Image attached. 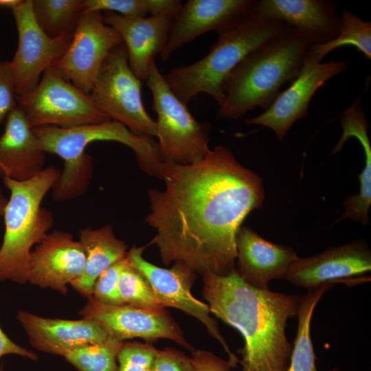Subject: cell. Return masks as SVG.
<instances>
[{
	"label": "cell",
	"mask_w": 371,
	"mask_h": 371,
	"mask_svg": "<svg viewBox=\"0 0 371 371\" xmlns=\"http://www.w3.org/2000/svg\"><path fill=\"white\" fill-rule=\"evenodd\" d=\"M165 189H149L145 218L165 265L181 262L196 273L225 276L236 269V234L265 199L262 179L217 146L198 162L161 165Z\"/></svg>",
	"instance_id": "1"
},
{
	"label": "cell",
	"mask_w": 371,
	"mask_h": 371,
	"mask_svg": "<svg viewBox=\"0 0 371 371\" xmlns=\"http://www.w3.org/2000/svg\"><path fill=\"white\" fill-rule=\"evenodd\" d=\"M202 295L211 313L238 330L245 344L238 350L243 371H286L293 345L286 335L297 316L301 296L260 289L234 270L225 276L206 273Z\"/></svg>",
	"instance_id": "2"
},
{
	"label": "cell",
	"mask_w": 371,
	"mask_h": 371,
	"mask_svg": "<svg viewBox=\"0 0 371 371\" xmlns=\"http://www.w3.org/2000/svg\"><path fill=\"white\" fill-rule=\"evenodd\" d=\"M308 41L294 30L271 38L247 55L227 77L218 115L237 120L256 107L266 111L280 87L299 75Z\"/></svg>",
	"instance_id": "3"
},
{
	"label": "cell",
	"mask_w": 371,
	"mask_h": 371,
	"mask_svg": "<svg viewBox=\"0 0 371 371\" xmlns=\"http://www.w3.org/2000/svg\"><path fill=\"white\" fill-rule=\"evenodd\" d=\"M293 29L254 11L231 29L218 34L210 51L198 61L173 68L164 78L173 93L185 104L200 93L220 105L229 74L249 53L269 40Z\"/></svg>",
	"instance_id": "4"
},
{
	"label": "cell",
	"mask_w": 371,
	"mask_h": 371,
	"mask_svg": "<svg viewBox=\"0 0 371 371\" xmlns=\"http://www.w3.org/2000/svg\"><path fill=\"white\" fill-rule=\"evenodd\" d=\"M60 172L49 166L25 181L2 177L10 196L3 215L5 232L0 247V281L9 280L19 284L28 282L32 248L45 238L54 225L52 213L42 207L41 203Z\"/></svg>",
	"instance_id": "5"
},
{
	"label": "cell",
	"mask_w": 371,
	"mask_h": 371,
	"mask_svg": "<svg viewBox=\"0 0 371 371\" xmlns=\"http://www.w3.org/2000/svg\"><path fill=\"white\" fill-rule=\"evenodd\" d=\"M146 85L153 95L157 115L156 137L161 163L188 165L199 161L210 150V122L197 121L171 91L154 60Z\"/></svg>",
	"instance_id": "6"
},
{
	"label": "cell",
	"mask_w": 371,
	"mask_h": 371,
	"mask_svg": "<svg viewBox=\"0 0 371 371\" xmlns=\"http://www.w3.org/2000/svg\"><path fill=\"white\" fill-rule=\"evenodd\" d=\"M16 101L32 128H70L111 120L95 106L89 94L52 66L45 71L31 91L16 96Z\"/></svg>",
	"instance_id": "7"
},
{
	"label": "cell",
	"mask_w": 371,
	"mask_h": 371,
	"mask_svg": "<svg viewBox=\"0 0 371 371\" xmlns=\"http://www.w3.org/2000/svg\"><path fill=\"white\" fill-rule=\"evenodd\" d=\"M142 85L128 65L122 43L106 56L89 95L110 120L122 123L137 135L153 138L156 137V123L145 110Z\"/></svg>",
	"instance_id": "8"
},
{
	"label": "cell",
	"mask_w": 371,
	"mask_h": 371,
	"mask_svg": "<svg viewBox=\"0 0 371 371\" xmlns=\"http://www.w3.org/2000/svg\"><path fill=\"white\" fill-rule=\"evenodd\" d=\"M145 248L133 245L127 252V258L130 264L146 278L159 302L164 308L179 309L203 324L208 334L221 344L234 368H236L239 360L229 349L216 321L210 316L209 306L192 294L191 288L197 273L181 262H175L170 269L156 266L143 257Z\"/></svg>",
	"instance_id": "9"
},
{
	"label": "cell",
	"mask_w": 371,
	"mask_h": 371,
	"mask_svg": "<svg viewBox=\"0 0 371 371\" xmlns=\"http://www.w3.org/2000/svg\"><path fill=\"white\" fill-rule=\"evenodd\" d=\"M122 43L118 32L104 23L102 12L82 11L67 49L52 67L89 94L106 56Z\"/></svg>",
	"instance_id": "10"
},
{
	"label": "cell",
	"mask_w": 371,
	"mask_h": 371,
	"mask_svg": "<svg viewBox=\"0 0 371 371\" xmlns=\"http://www.w3.org/2000/svg\"><path fill=\"white\" fill-rule=\"evenodd\" d=\"M12 13L18 32V45L9 63L16 96H21L31 91L45 71L63 56L72 36H48L35 21L32 0H24Z\"/></svg>",
	"instance_id": "11"
},
{
	"label": "cell",
	"mask_w": 371,
	"mask_h": 371,
	"mask_svg": "<svg viewBox=\"0 0 371 371\" xmlns=\"http://www.w3.org/2000/svg\"><path fill=\"white\" fill-rule=\"evenodd\" d=\"M347 68L344 61L322 63L308 49L302 68L291 85L279 93L264 113L245 120V123L267 126L282 140L296 121L307 116L309 102L317 90Z\"/></svg>",
	"instance_id": "12"
},
{
	"label": "cell",
	"mask_w": 371,
	"mask_h": 371,
	"mask_svg": "<svg viewBox=\"0 0 371 371\" xmlns=\"http://www.w3.org/2000/svg\"><path fill=\"white\" fill-rule=\"evenodd\" d=\"M78 314L93 319L111 337L122 341L139 337L153 343L164 338L175 341L190 351L194 349L188 343L179 326L166 310L151 311L127 304L106 305L91 297L87 298Z\"/></svg>",
	"instance_id": "13"
},
{
	"label": "cell",
	"mask_w": 371,
	"mask_h": 371,
	"mask_svg": "<svg viewBox=\"0 0 371 371\" xmlns=\"http://www.w3.org/2000/svg\"><path fill=\"white\" fill-rule=\"evenodd\" d=\"M255 0H188L175 16L160 54L168 60L181 47L210 31L221 34L254 12Z\"/></svg>",
	"instance_id": "14"
},
{
	"label": "cell",
	"mask_w": 371,
	"mask_h": 371,
	"mask_svg": "<svg viewBox=\"0 0 371 371\" xmlns=\"http://www.w3.org/2000/svg\"><path fill=\"white\" fill-rule=\"evenodd\" d=\"M370 270L371 250L364 240H355L312 256H297L291 262L284 279L295 286L311 290Z\"/></svg>",
	"instance_id": "15"
},
{
	"label": "cell",
	"mask_w": 371,
	"mask_h": 371,
	"mask_svg": "<svg viewBox=\"0 0 371 371\" xmlns=\"http://www.w3.org/2000/svg\"><path fill=\"white\" fill-rule=\"evenodd\" d=\"M85 258L79 240L70 233L55 230L32 250L28 282L65 295L67 284L82 274Z\"/></svg>",
	"instance_id": "16"
},
{
	"label": "cell",
	"mask_w": 371,
	"mask_h": 371,
	"mask_svg": "<svg viewBox=\"0 0 371 371\" xmlns=\"http://www.w3.org/2000/svg\"><path fill=\"white\" fill-rule=\"evenodd\" d=\"M254 11L285 23L311 45L335 38L341 25L336 3L329 0H259Z\"/></svg>",
	"instance_id": "17"
},
{
	"label": "cell",
	"mask_w": 371,
	"mask_h": 371,
	"mask_svg": "<svg viewBox=\"0 0 371 371\" xmlns=\"http://www.w3.org/2000/svg\"><path fill=\"white\" fill-rule=\"evenodd\" d=\"M16 318L25 331L30 344L38 351L52 355L63 357L77 348L111 338L95 321L88 318H47L24 310H19Z\"/></svg>",
	"instance_id": "18"
},
{
	"label": "cell",
	"mask_w": 371,
	"mask_h": 371,
	"mask_svg": "<svg viewBox=\"0 0 371 371\" xmlns=\"http://www.w3.org/2000/svg\"><path fill=\"white\" fill-rule=\"evenodd\" d=\"M103 19L122 37L132 71L139 80L146 81L155 56L160 54L166 45L174 16L158 14L129 18L106 12Z\"/></svg>",
	"instance_id": "19"
},
{
	"label": "cell",
	"mask_w": 371,
	"mask_h": 371,
	"mask_svg": "<svg viewBox=\"0 0 371 371\" xmlns=\"http://www.w3.org/2000/svg\"><path fill=\"white\" fill-rule=\"evenodd\" d=\"M236 270L253 287L269 289V283L284 279L297 253L287 246L262 238L248 226L241 225L236 239Z\"/></svg>",
	"instance_id": "20"
},
{
	"label": "cell",
	"mask_w": 371,
	"mask_h": 371,
	"mask_svg": "<svg viewBox=\"0 0 371 371\" xmlns=\"http://www.w3.org/2000/svg\"><path fill=\"white\" fill-rule=\"evenodd\" d=\"M45 153L17 105L8 115L0 137V175L19 181L30 179L44 169Z\"/></svg>",
	"instance_id": "21"
},
{
	"label": "cell",
	"mask_w": 371,
	"mask_h": 371,
	"mask_svg": "<svg viewBox=\"0 0 371 371\" xmlns=\"http://www.w3.org/2000/svg\"><path fill=\"white\" fill-rule=\"evenodd\" d=\"M78 240L85 253V264L82 274L70 284L87 299L92 296L94 284L100 276L126 256L127 245L116 238L109 224L97 229H80Z\"/></svg>",
	"instance_id": "22"
},
{
	"label": "cell",
	"mask_w": 371,
	"mask_h": 371,
	"mask_svg": "<svg viewBox=\"0 0 371 371\" xmlns=\"http://www.w3.org/2000/svg\"><path fill=\"white\" fill-rule=\"evenodd\" d=\"M333 285L332 283L322 284L308 290L305 295L301 296L297 313V333L286 371H317L315 365L316 355L311 337V322L317 304ZM330 371L339 370L333 368Z\"/></svg>",
	"instance_id": "23"
},
{
	"label": "cell",
	"mask_w": 371,
	"mask_h": 371,
	"mask_svg": "<svg viewBox=\"0 0 371 371\" xmlns=\"http://www.w3.org/2000/svg\"><path fill=\"white\" fill-rule=\"evenodd\" d=\"M83 0H32L38 25L49 37L73 36L82 12Z\"/></svg>",
	"instance_id": "24"
},
{
	"label": "cell",
	"mask_w": 371,
	"mask_h": 371,
	"mask_svg": "<svg viewBox=\"0 0 371 371\" xmlns=\"http://www.w3.org/2000/svg\"><path fill=\"white\" fill-rule=\"evenodd\" d=\"M341 16L339 34L330 41L309 47V51L319 61L331 51L341 46L351 45L360 51L367 59L371 58V23L363 21L348 10Z\"/></svg>",
	"instance_id": "25"
},
{
	"label": "cell",
	"mask_w": 371,
	"mask_h": 371,
	"mask_svg": "<svg viewBox=\"0 0 371 371\" xmlns=\"http://www.w3.org/2000/svg\"><path fill=\"white\" fill-rule=\"evenodd\" d=\"M181 5L179 0H83L82 11L105 10L129 18L158 14L175 17Z\"/></svg>",
	"instance_id": "26"
},
{
	"label": "cell",
	"mask_w": 371,
	"mask_h": 371,
	"mask_svg": "<svg viewBox=\"0 0 371 371\" xmlns=\"http://www.w3.org/2000/svg\"><path fill=\"white\" fill-rule=\"evenodd\" d=\"M122 343L111 337L74 349L63 357L78 371H116L117 356Z\"/></svg>",
	"instance_id": "27"
},
{
	"label": "cell",
	"mask_w": 371,
	"mask_h": 371,
	"mask_svg": "<svg viewBox=\"0 0 371 371\" xmlns=\"http://www.w3.org/2000/svg\"><path fill=\"white\" fill-rule=\"evenodd\" d=\"M118 292L123 304L151 311H164L146 278L128 259L118 278Z\"/></svg>",
	"instance_id": "28"
},
{
	"label": "cell",
	"mask_w": 371,
	"mask_h": 371,
	"mask_svg": "<svg viewBox=\"0 0 371 371\" xmlns=\"http://www.w3.org/2000/svg\"><path fill=\"white\" fill-rule=\"evenodd\" d=\"M157 352L152 342L123 341L116 371H150Z\"/></svg>",
	"instance_id": "29"
},
{
	"label": "cell",
	"mask_w": 371,
	"mask_h": 371,
	"mask_svg": "<svg viewBox=\"0 0 371 371\" xmlns=\"http://www.w3.org/2000/svg\"><path fill=\"white\" fill-rule=\"evenodd\" d=\"M128 261L127 255L104 271L94 284L92 297L106 305H123L118 292L120 273Z\"/></svg>",
	"instance_id": "30"
},
{
	"label": "cell",
	"mask_w": 371,
	"mask_h": 371,
	"mask_svg": "<svg viewBox=\"0 0 371 371\" xmlns=\"http://www.w3.org/2000/svg\"><path fill=\"white\" fill-rule=\"evenodd\" d=\"M17 106L15 84L9 61H0V124Z\"/></svg>",
	"instance_id": "31"
},
{
	"label": "cell",
	"mask_w": 371,
	"mask_h": 371,
	"mask_svg": "<svg viewBox=\"0 0 371 371\" xmlns=\"http://www.w3.org/2000/svg\"><path fill=\"white\" fill-rule=\"evenodd\" d=\"M150 371H194L192 359L175 348L158 350Z\"/></svg>",
	"instance_id": "32"
},
{
	"label": "cell",
	"mask_w": 371,
	"mask_h": 371,
	"mask_svg": "<svg viewBox=\"0 0 371 371\" xmlns=\"http://www.w3.org/2000/svg\"><path fill=\"white\" fill-rule=\"evenodd\" d=\"M190 352L194 371H232L234 368L228 360L210 351L194 349Z\"/></svg>",
	"instance_id": "33"
},
{
	"label": "cell",
	"mask_w": 371,
	"mask_h": 371,
	"mask_svg": "<svg viewBox=\"0 0 371 371\" xmlns=\"http://www.w3.org/2000/svg\"><path fill=\"white\" fill-rule=\"evenodd\" d=\"M5 355H16L32 361L38 359L36 353L14 343L0 327V358Z\"/></svg>",
	"instance_id": "34"
},
{
	"label": "cell",
	"mask_w": 371,
	"mask_h": 371,
	"mask_svg": "<svg viewBox=\"0 0 371 371\" xmlns=\"http://www.w3.org/2000/svg\"><path fill=\"white\" fill-rule=\"evenodd\" d=\"M24 0H0V9L10 8L11 10L21 5Z\"/></svg>",
	"instance_id": "35"
},
{
	"label": "cell",
	"mask_w": 371,
	"mask_h": 371,
	"mask_svg": "<svg viewBox=\"0 0 371 371\" xmlns=\"http://www.w3.org/2000/svg\"><path fill=\"white\" fill-rule=\"evenodd\" d=\"M8 201V199L4 196V194L0 190V221L1 218L3 217Z\"/></svg>",
	"instance_id": "36"
},
{
	"label": "cell",
	"mask_w": 371,
	"mask_h": 371,
	"mask_svg": "<svg viewBox=\"0 0 371 371\" xmlns=\"http://www.w3.org/2000/svg\"><path fill=\"white\" fill-rule=\"evenodd\" d=\"M0 371H5L4 369H3V365L1 364V366H0Z\"/></svg>",
	"instance_id": "37"
}]
</instances>
